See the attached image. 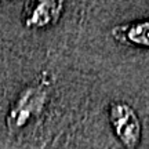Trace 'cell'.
Returning a JSON list of instances; mask_svg holds the SVG:
<instances>
[{
	"mask_svg": "<svg viewBox=\"0 0 149 149\" xmlns=\"http://www.w3.org/2000/svg\"><path fill=\"white\" fill-rule=\"evenodd\" d=\"M111 35L117 43L128 47L149 48V18L116 25Z\"/></svg>",
	"mask_w": 149,
	"mask_h": 149,
	"instance_id": "4",
	"label": "cell"
},
{
	"mask_svg": "<svg viewBox=\"0 0 149 149\" xmlns=\"http://www.w3.org/2000/svg\"><path fill=\"white\" fill-rule=\"evenodd\" d=\"M108 119L117 141L126 149H137L142 137V124L137 111L124 101H113L108 108Z\"/></svg>",
	"mask_w": 149,
	"mask_h": 149,
	"instance_id": "2",
	"label": "cell"
},
{
	"mask_svg": "<svg viewBox=\"0 0 149 149\" xmlns=\"http://www.w3.org/2000/svg\"><path fill=\"white\" fill-rule=\"evenodd\" d=\"M48 101V90L46 83L36 81L25 87L11 102L6 116V124L10 130H22L42 115Z\"/></svg>",
	"mask_w": 149,
	"mask_h": 149,
	"instance_id": "1",
	"label": "cell"
},
{
	"mask_svg": "<svg viewBox=\"0 0 149 149\" xmlns=\"http://www.w3.org/2000/svg\"><path fill=\"white\" fill-rule=\"evenodd\" d=\"M64 8L65 3L58 0L25 1L21 13V21L28 29H47L59 21Z\"/></svg>",
	"mask_w": 149,
	"mask_h": 149,
	"instance_id": "3",
	"label": "cell"
}]
</instances>
